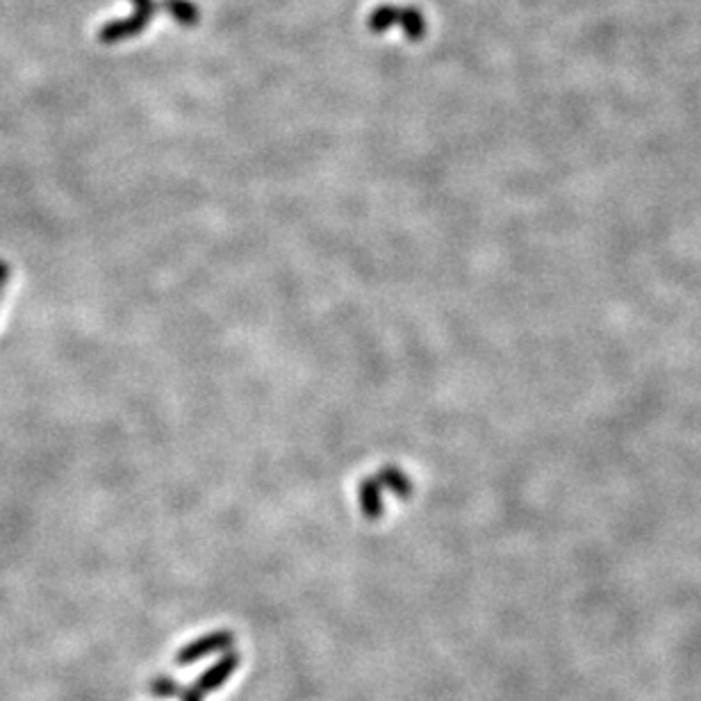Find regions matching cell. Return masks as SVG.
<instances>
[{
  "mask_svg": "<svg viewBox=\"0 0 701 701\" xmlns=\"http://www.w3.org/2000/svg\"><path fill=\"white\" fill-rule=\"evenodd\" d=\"M133 3L137 7H157L155 0H133Z\"/></svg>",
  "mask_w": 701,
  "mask_h": 701,
  "instance_id": "obj_10",
  "label": "cell"
},
{
  "mask_svg": "<svg viewBox=\"0 0 701 701\" xmlns=\"http://www.w3.org/2000/svg\"><path fill=\"white\" fill-rule=\"evenodd\" d=\"M7 276H10V266H7L5 262L0 260V287H5V283H7Z\"/></svg>",
  "mask_w": 701,
  "mask_h": 701,
  "instance_id": "obj_9",
  "label": "cell"
},
{
  "mask_svg": "<svg viewBox=\"0 0 701 701\" xmlns=\"http://www.w3.org/2000/svg\"><path fill=\"white\" fill-rule=\"evenodd\" d=\"M148 690H151L153 696H157V699H178V695H181V683L175 681L173 677H169V674H155V677L148 681Z\"/></svg>",
  "mask_w": 701,
  "mask_h": 701,
  "instance_id": "obj_7",
  "label": "cell"
},
{
  "mask_svg": "<svg viewBox=\"0 0 701 701\" xmlns=\"http://www.w3.org/2000/svg\"><path fill=\"white\" fill-rule=\"evenodd\" d=\"M239 663H242V656L238 654L235 650H228L223 654H219V660H214L203 674H199L192 687L201 692V695H210V692L219 690L228 683V678L239 669Z\"/></svg>",
  "mask_w": 701,
  "mask_h": 701,
  "instance_id": "obj_3",
  "label": "cell"
},
{
  "mask_svg": "<svg viewBox=\"0 0 701 701\" xmlns=\"http://www.w3.org/2000/svg\"><path fill=\"white\" fill-rule=\"evenodd\" d=\"M397 25L406 33V37L410 42H422L428 33V23L424 12H419L417 7H398Z\"/></svg>",
  "mask_w": 701,
  "mask_h": 701,
  "instance_id": "obj_5",
  "label": "cell"
},
{
  "mask_svg": "<svg viewBox=\"0 0 701 701\" xmlns=\"http://www.w3.org/2000/svg\"><path fill=\"white\" fill-rule=\"evenodd\" d=\"M160 10H164L171 19L182 28H196L201 21V10L192 0H160Z\"/></svg>",
  "mask_w": 701,
  "mask_h": 701,
  "instance_id": "obj_4",
  "label": "cell"
},
{
  "mask_svg": "<svg viewBox=\"0 0 701 701\" xmlns=\"http://www.w3.org/2000/svg\"><path fill=\"white\" fill-rule=\"evenodd\" d=\"M232 645H235V633H232V631L228 629L212 631V633L199 635V638H194L192 642L182 645L181 650L175 651L173 663L178 665V668L194 665L199 663V660L208 659V656L223 654V651L232 650Z\"/></svg>",
  "mask_w": 701,
  "mask_h": 701,
  "instance_id": "obj_1",
  "label": "cell"
},
{
  "mask_svg": "<svg viewBox=\"0 0 701 701\" xmlns=\"http://www.w3.org/2000/svg\"><path fill=\"white\" fill-rule=\"evenodd\" d=\"M397 16H398V7H394V5H379L369 14V21H367V25H369V30L374 34H383V33H388V30H392L394 25H397Z\"/></svg>",
  "mask_w": 701,
  "mask_h": 701,
  "instance_id": "obj_6",
  "label": "cell"
},
{
  "mask_svg": "<svg viewBox=\"0 0 701 701\" xmlns=\"http://www.w3.org/2000/svg\"><path fill=\"white\" fill-rule=\"evenodd\" d=\"M157 10H160V7H137L130 16L107 21V23L98 30V39L103 43H119L128 37H137V34H142L144 30L151 25Z\"/></svg>",
  "mask_w": 701,
  "mask_h": 701,
  "instance_id": "obj_2",
  "label": "cell"
},
{
  "mask_svg": "<svg viewBox=\"0 0 701 701\" xmlns=\"http://www.w3.org/2000/svg\"><path fill=\"white\" fill-rule=\"evenodd\" d=\"M178 701H205V695H201L196 687H182L181 695H178Z\"/></svg>",
  "mask_w": 701,
  "mask_h": 701,
  "instance_id": "obj_8",
  "label": "cell"
}]
</instances>
